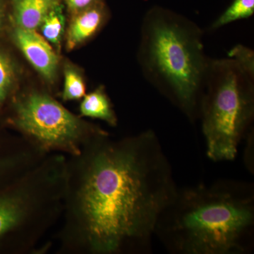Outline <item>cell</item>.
<instances>
[{"label":"cell","instance_id":"obj_1","mask_svg":"<svg viewBox=\"0 0 254 254\" xmlns=\"http://www.w3.org/2000/svg\"><path fill=\"white\" fill-rule=\"evenodd\" d=\"M86 173L81 209L91 250L111 254L130 245L149 251L157 222L179 189L155 131L98 142Z\"/></svg>","mask_w":254,"mask_h":254},{"label":"cell","instance_id":"obj_2","mask_svg":"<svg viewBox=\"0 0 254 254\" xmlns=\"http://www.w3.org/2000/svg\"><path fill=\"white\" fill-rule=\"evenodd\" d=\"M254 227L253 185L219 180L178 189L155 229L166 250L177 254H242Z\"/></svg>","mask_w":254,"mask_h":254},{"label":"cell","instance_id":"obj_3","mask_svg":"<svg viewBox=\"0 0 254 254\" xmlns=\"http://www.w3.org/2000/svg\"><path fill=\"white\" fill-rule=\"evenodd\" d=\"M202 28L163 6L143 18L138 60L143 76L191 123L199 120L200 103L208 72Z\"/></svg>","mask_w":254,"mask_h":254},{"label":"cell","instance_id":"obj_4","mask_svg":"<svg viewBox=\"0 0 254 254\" xmlns=\"http://www.w3.org/2000/svg\"><path fill=\"white\" fill-rule=\"evenodd\" d=\"M254 118V68L231 57L210 58L199 109L208 158L235 160Z\"/></svg>","mask_w":254,"mask_h":254},{"label":"cell","instance_id":"obj_5","mask_svg":"<svg viewBox=\"0 0 254 254\" xmlns=\"http://www.w3.org/2000/svg\"><path fill=\"white\" fill-rule=\"evenodd\" d=\"M15 125L48 145L68 144L79 136L76 117L48 95L33 93L15 107Z\"/></svg>","mask_w":254,"mask_h":254},{"label":"cell","instance_id":"obj_6","mask_svg":"<svg viewBox=\"0 0 254 254\" xmlns=\"http://www.w3.org/2000/svg\"><path fill=\"white\" fill-rule=\"evenodd\" d=\"M13 41L25 58L46 80L56 77L59 60L49 43L36 31L16 27L11 33Z\"/></svg>","mask_w":254,"mask_h":254},{"label":"cell","instance_id":"obj_7","mask_svg":"<svg viewBox=\"0 0 254 254\" xmlns=\"http://www.w3.org/2000/svg\"><path fill=\"white\" fill-rule=\"evenodd\" d=\"M73 15L66 34L68 50L74 49L78 45L94 36L105 23L108 17V11L103 1Z\"/></svg>","mask_w":254,"mask_h":254},{"label":"cell","instance_id":"obj_8","mask_svg":"<svg viewBox=\"0 0 254 254\" xmlns=\"http://www.w3.org/2000/svg\"><path fill=\"white\" fill-rule=\"evenodd\" d=\"M61 0H8L9 16L16 27L36 31Z\"/></svg>","mask_w":254,"mask_h":254},{"label":"cell","instance_id":"obj_9","mask_svg":"<svg viewBox=\"0 0 254 254\" xmlns=\"http://www.w3.org/2000/svg\"><path fill=\"white\" fill-rule=\"evenodd\" d=\"M80 110L83 116L99 119L111 126L117 125L116 115L103 87H100L89 94L84 95Z\"/></svg>","mask_w":254,"mask_h":254},{"label":"cell","instance_id":"obj_10","mask_svg":"<svg viewBox=\"0 0 254 254\" xmlns=\"http://www.w3.org/2000/svg\"><path fill=\"white\" fill-rule=\"evenodd\" d=\"M64 5L60 2L50 10L42 22L41 28L43 38L60 48L65 26Z\"/></svg>","mask_w":254,"mask_h":254},{"label":"cell","instance_id":"obj_11","mask_svg":"<svg viewBox=\"0 0 254 254\" xmlns=\"http://www.w3.org/2000/svg\"><path fill=\"white\" fill-rule=\"evenodd\" d=\"M254 14V0H233L231 4L212 23L210 29H218L239 20L250 18Z\"/></svg>","mask_w":254,"mask_h":254},{"label":"cell","instance_id":"obj_12","mask_svg":"<svg viewBox=\"0 0 254 254\" xmlns=\"http://www.w3.org/2000/svg\"><path fill=\"white\" fill-rule=\"evenodd\" d=\"M16 75L14 62L7 53L0 48V109L12 90Z\"/></svg>","mask_w":254,"mask_h":254},{"label":"cell","instance_id":"obj_13","mask_svg":"<svg viewBox=\"0 0 254 254\" xmlns=\"http://www.w3.org/2000/svg\"><path fill=\"white\" fill-rule=\"evenodd\" d=\"M86 95V85L80 73L67 66L64 70V85L63 98L64 100H78Z\"/></svg>","mask_w":254,"mask_h":254},{"label":"cell","instance_id":"obj_14","mask_svg":"<svg viewBox=\"0 0 254 254\" xmlns=\"http://www.w3.org/2000/svg\"><path fill=\"white\" fill-rule=\"evenodd\" d=\"M103 1L104 0H61L62 3L72 14L91 7L93 5Z\"/></svg>","mask_w":254,"mask_h":254},{"label":"cell","instance_id":"obj_15","mask_svg":"<svg viewBox=\"0 0 254 254\" xmlns=\"http://www.w3.org/2000/svg\"><path fill=\"white\" fill-rule=\"evenodd\" d=\"M7 14H9L8 0H0V33L4 29Z\"/></svg>","mask_w":254,"mask_h":254},{"label":"cell","instance_id":"obj_16","mask_svg":"<svg viewBox=\"0 0 254 254\" xmlns=\"http://www.w3.org/2000/svg\"><path fill=\"white\" fill-rule=\"evenodd\" d=\"M9 165V161L7 159L4 158H0V175L3 173L5 169L7 168Z\"/></svg>","mask_w":254,"mask_h":254}]
</instances>
